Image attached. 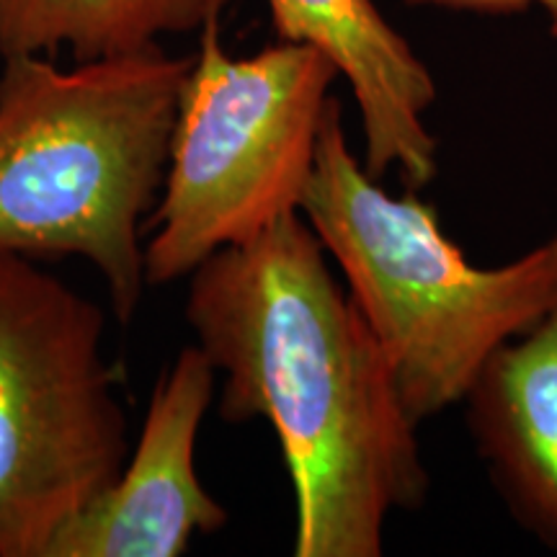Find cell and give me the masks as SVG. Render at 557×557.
I'll return each instance as SVG.
<instances>
[{
	"mask_svg": "<svg viewBox=\"0 0 557 557\" xmlns=\"http://www.w3.org/2000/svg\"><path fill=\"white\" fill-rule=\"evenodd\" d=\"M336 78L323 52L297 41L233 58L220 18L209 21L181 90L156 233L145 240L148 287L186 278L218 250L299 212Z\"/></svg>",
	"mask_w": 557,
	"mask_h": 557,
	"instance_id": "4",
	"label": "cell"
},
{
	"mask_svg": "<svg viewBox=\"0 0 557 557\" xmlns=\"http://www.w3.org/2000/svg\"><path fill=\"white\" fill-rule=\"evenodd\" d=\"M227 0H0V58L70 50L99 60L201 32Z\"/></svg>",
	"mask_w": 557,
	"mask_h": 557,
	"instance_id": "9",
	"label": "cell"
},
{
	"mask_svg": "<svg viewBox=\"0 0 557 557\" xmlns=\"http://www.w3.org/2000/svg\"><path fill=\"white\" fill-rule=\"evenodd\" d=\"M465 403L472 444L498 496L557 553V299L493 354Z\"/></svg>",
	"mask_w": 557,
	"mask_h": 557,
	"instance_id": "8",
	"label": "cell"
},
{
	"mask_svg": "<svg viewBox=\"0 0 557 557\" xmlns=\"http://www.w3.org/2000/svg\"><path fill=\"white\" fill-rule=\"evenodd\" d=\"M276 37L315 47L357 99L364 169L374 178L400 171L410 191L436 178V139L423 114L436 83L408 39L372 0H267Z\"/></svg>",
	"mask_w": 557,
	"mask_h": 557,
	"instance_id": "7",
	"label": "cell"
},
{
	"mask_svg": "<svg viewBox=\"0 0 557 557\" xmlns=\"http://www.w3.org/2000/svg\"><path fill=\"white\" fill-rule=\"evenodd\" d=\"M103 331L99 305L0 250V557H47L127 462Z\"/></svg>",
	"mask_w": 557,
	"mask_h": 557,
	"instance_id": "5",
	"label": "cell"
},
{
	"mask_svg": "<svg viewBox=\"0 0 557 557\" xmlns=\"http://www.w3.org/2000/svg\"><path fill=\"white\" fill-rule=\"evenodd\" d=\"M299 214L344 274L418 426L468 400L493 354L557 299V235L504 267L470 263L434 207L385 191L354 156L336 96Z\"/></svg>",
	"mask_w": 557,
	"mask_h": 557,
	"instance_id": "3",
	"label": "cell"
},
{
	"mask_svg": "<svg viewBox=\"0 0 557 557\" xmlns=\"http://www.w3.org/2000/svg\"><path fill=\"white\" fill-rule=\"evenodd\" d=\"M191 62L152 45L67 70L16 54L0 70V250L86 259L122 323L148 289L143 222Z\"/></svg>",
	"mask_w": 557,
	"mask_h": 557,
	"instance_id": "2",
	"label": "cell"
},
{
	"mask_svg": "<svg viewBox=\"0 0 557 557\" xmlns=\"http://www.w3.org/2000/svg\"><path fill=\"white\" fill-rule=\"evenodd\" d=\"M186 323L222 372L220 418L274 426L295 491V557H380L429 472L377 336L302 214L189 274Z\"/></svg>",
	"mask_w": 557,
	"mask_h": 557,
	"instance_id": "1",
	"label": "cell"
},
{
	"mask_svg": "<svg viewBox=\"0 0 557 557\" xmlns=\"http://www.w3.org/2000/svg\"><path fill=\"white\" fill-rule=\"evenodd\" d=\"M532 3H537L542 11H545V16L549 21V34L557 39V0H532Z\"/></svg>",
	"mask_w": 557,
	"mask_h": 557,
	"instance_id": "11",
	"label": "cell"
},
{
	"mask_svg": "<svg viewBox=\"0 0 557 557\" xmlns=\"http://www.w3.org/2000/svg\"><path fill=\"white\" fill-rule=\"evenodd\" d=\"M413 5H436V9L468 11V13H487V16H511V13H524L532 0H406Z\"/></svg>",
	"mask_w": 557,
	"mask_h": 557,
	"instance_id": "10",
	"label": "cell"
},
{
	"mask_svg": "<svg viewBox=\"0 0 557 557\" xmlns=\"http://www.w3.org/2000/svg\"><path fill=\"white\" fill-rule=\"evenodd\" d=\"M214 380L218 372L197 344L181 348L152 389L143 434L120 478L62 529L47 557H178L197 534L227 524V511L194 465Z\"/></svg>",
	"mask_w": 557,
	"mask_h": 557,
	"instance_id": "6",
	"label": "cell"
}]
</instances>
